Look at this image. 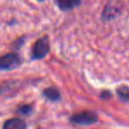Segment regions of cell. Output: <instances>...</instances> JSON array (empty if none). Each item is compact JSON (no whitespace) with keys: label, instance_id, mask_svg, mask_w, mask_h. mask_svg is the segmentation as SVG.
Masks as SVG:
<instances>
[{"label":"cell","instance_id":"cell-10","mask_svg":"<svg viewBox=\"0 0 129 129\" xmlns=\"http://www.w3.org/2000/svg\"><path fill=\"white\" fill-rule=\"evenodd\" d=\"M38 1H39V2H42V1H43V0H38Z\"/></svg>","mask_w":129,"mask_h":129},{"label":"cell","instance_id":"cell-6","mask_svg":"<svg viewBox=\"0 0 129 129\" xmlns=\"http://www.w3.org/2000/svg\"><path fill=\"white\" fill-rule=\"evenodd\" d=\"M43 95L45 98L51 101V102H57V101L60 100L61 98L60 92L55 87H50V88H45L43 91Z\"/></svg>","mask_w":129,"mask_h":129},{"label":"cell","instance_id":"cell-8","mask_svg":"<svg viewBox=\"0 0 129 129\" xmlns=\"http://www.w3.org/2000/svg\"><path fill=\"white\" fill-rule=\"evenodd\" d=\"M33 111V108L29 104H23V105H20V107L17 110V112L20 115H23V116H27V115H30L31 112Z\"/></svg>","mask_w":129,"mask_h":129},{"label":"cell","instance_id":"cell-7","mask_svg":"<svg viewBox=\"0 0 129 129\" xmlns=\"http://www.w3.org/2000/svg\"><path fill=\"white\" fill-rule=\"evenodd\" d=\"M117 95L120 100L124 102H129V87L123 85L117 88Z\"/></svg>","mask_w":129,"mask_h":129},{"label":"cell","instance_id":"cell-5","mask_svg":"<svg viewBox=\"0 0 129 129\" xmlns=\"http://www.w3.org/2000/svg\"><path fill=\"white\" fill-rule=\"evenodd\" d=\"M3 127L6 129H25L27 127V125L24 120L18 118H14L6 121Z\"/></svg>","mask_w":129,"mask_h":129},{"label":"cell","instance_id":"cell-3","mask_svg":"<svg viewBox=\"0 0 129 129\" xmlns=\"http://www.w3.org/2000/svg\"><path fill=\"white\" fill-rule=\"evenodd\" d=\"M20 64V58L16 53H7L0 57V70H12L18 67Z\"/></svg>","mask_w":129,"mask_h":129},{"label":"cell","instance_id":"cell-4","mask_svg":"<svg viewBox=\"0 0 129 129\" xmlns=\"http://www.w3.org/2000/svg\"><path fill=\"white\" fill-rule=\"evenodd\" d=\"M57 6L62 11H71L81 5V0H56Z\"/></svg>","mask_w":129,"mask_h":129},{"label":"cell","instance_id":"cell-2","mask_svg":"<svg viewBox=\"0 0 129 129\" xmlns=\"http://www.w3.org/2000/svg\"><path fill=\"white\" fill-rule=\"evenodd\" d=\"M69 120L71 123L76 125H89L96 123L98 118L96 113L89 111H84L73 115Z\"/></svg>","mask_w":129,"mask_h":129},{"label":"cell","instance_id":"cell-9","mask_svg":"<svg viewBox=\"0 0 129 129\" xmlns=\"http://www.w3.org/2000/svg\"><path fill=\"white\" fill-rule=\"evenodd\" d=\"M111 94L110 91H103L102 94H101V97L104 99H107L109 98V97H111Z\"/></svg>","mask_w":129,"mask_h":129},{"label":"cell","instance_id":"cell-1","mask_svg":"<svg viewBox=\"0 0 129 129\" xmlns=\"http://www.w3.org/2000/svg\"><path fill=\"white\" fill-rule=\"evenodd\" d=\"M50 52V40L47 36L38 39L35 43L31 51V57L33 60H39L45 57Z\"/></svg>","mask_w":129,"mask_h":129}]
</instances>
